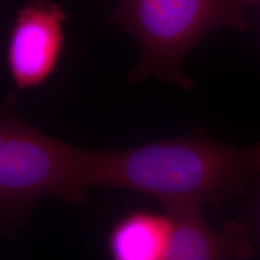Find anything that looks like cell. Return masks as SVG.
<instances>
[{"instance_id":"1","label":"cell","mask_w":260,"mask_h":260,"mask_svg":"<svg viewBox=\"0 0 260 260\" xmlns=\"http://www.w3.org/2000/svg\"><path fill=\"white\" fill-rule=\"evenodd\" d=\"M260 172V143L233 148L193 134L133 149L91 151V187L156 198L166 207L220 205Z\"/></svg>"},{"instance_id":"2","label":"cell","mask_w":260,"mask_h":260,"mask_svg":"<svg viewBox=\"0 0 260 260\" xmlns=\"http://www.w3.org/2000/svg\"><path fill=\"white\" fill-rule=\"evenodd\" d=\"M15 103L10 94L0 108V218L5 231L42 198L81 204L91 188V150L32 127L15 114Z\"/></svg>"},{"instance_id":"3","label":"cell","mask_w":260,"mask_h":260,"mask_svg":"<svg viewBox=\"0 0 260 260\" xmlns=\"http://www.w3.org/2000/svg\"><path fill=\"white\" fill-rule=\"evenodd\" d=\"M259 1L121 0L111 20L134 38L141 54L130 81L155 77L190 90L193 82L182 72L186 57L219 28L245 30L246 11Z\"/></svg>"},{"instance_id":"6","label":"cell","mask_w":260,"mask_h":260,"mask_svg":"<svg viewBox=\"0 0 260 260\" xmlns=\"http://www.w3.org/2000/svg\"><path fill=\"white\" fill-rule=\"evenodd\" d=\"M170 236L167 215L133 211L114 224L106 239L114 260L164 259Z\"/></svg>"},{"instance_id":"5","label":"cell","mask_w":260,"mask_h":260,"mask_svg":"<svg viewBox=\"0 0 260 260\" xmlns=\"http://www.w3.org/2000/svg\"><path fill=\"white\" fill-rule=\"evenodd\" d=\"M170 220L166 260L245 259L252 255L248 228L230 222L221 232L205 221L200 205L165 208Z\"/></svg>"},{"instance_id":"4","label":"cell","mask_w":260,"mask_h":260,"mask_svg":"<svg viewBox=\"0 0 260 260\" xmlns=\"http://www.w3.org/2000/svg\"><path fill=\"white\" fill-rule=\"evenodd\" d=\"M66 13L50 0H29L10 31L5 61L16 88L36 89L55 74L65 48Z\"/></svg>"}]
</instances>
